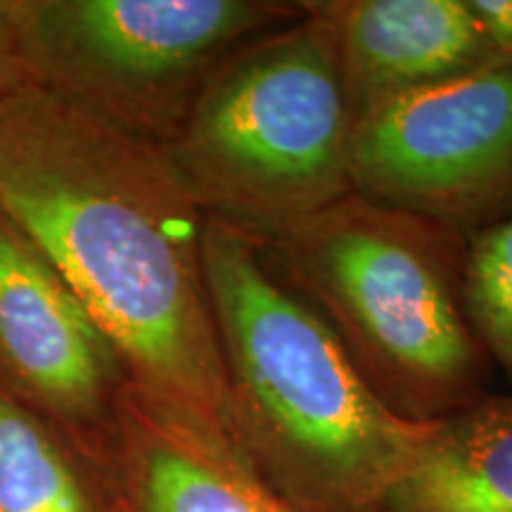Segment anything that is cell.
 <instances>
[{
    "label": "cell",
    "instance_id": "12",
    "mask_svg": "<svg viewBox=\"0 0 512 512\" xmlns=\"http://www.w3.org/2000/svg\"><path fill=\"white\" fill-rule=\"evenodd\" d=\"M463 297L486 358L512 380V211L465 238Z\"/></svg>",
    "mask_w": 512,
    "mask_h": 512
},
{
    "label": "cell",
    "instance_id": "15",
    "mask_svg": "<svg viewBox=\"0 0 512 512\" xmlns=\"http://www.w3.org/2000/svg\"><path fill=\"white\" fill-rule=\"evenodd\" d=\"M112 484V479H110ZM110 512H131V508H128V503L121 498V494L117 491V486L112 484V501H110Z\"/></svg>",
    "mask_w": 512,
    "mask_h": 512
},
{
    "label": "cell",
    "instance_id": "3",
    "mask_svg": "<svg viewBox=\"0 0 512 512\" xmlns=\"http://www.w3.org/2000/svg\"><path fill=\"white\" fill-rule=\"evenodd\" d=\"M259 242L392 413L437 422L489 394L456 228L349 192Z\"/></svg>",
    "mask_w": 512,
    "mask_h": 512
},
{
    "label": "cell",
    "instance_id": "14",
    "mask_svg": "<svg viewBox=\"0 0 512 512\" xmlns=\"http://www.w3.org/2000/svg\"><path fill=\"white\" fill-rule=\"evenodd\" d=\"M479 29L498 57L512 60V0H467Z\"/></svg>",
    "mask_w": 512,
    "mask_h": 512
},
{
    "label": "cell",
    "instance_id": "13",
    "mask_svg": "<svg viewBox=\"0 0 512 512\" xmlns=\"http://www.w3.org/2000/svg\"><path fill=\"white\" fill-rule=\"evenodd\" d=\"M19 12L22 0H0V100L29 86L19 57Z\"/></svg>",
    "mask_w": 512,
    "mask_h": 512
},
{
    "label": "cell",
    "instance_id": "8",
    "mask_svg": "<svg viewBox=\"0 0 512 512\" xmlns=\"http://www.w3.org/2000/svg\"><path fill=\"white\" fill-rule=\"evenodd\" d=\"M107 475L131 512H292L223 422L126 384Z\"/></svg>",
    "mask_w": 512,
    "mask_h": 512
},
{
    "label": "cell",
    "instance_id": "9",
    "mask_svg": "<svg viewBox=\"0 0 512 512\" xmlns=\"http://www.w3.org/2000/svg\"><path fill=\"white\" fill-rule=\"evenodd\" d=\"M356 121L382 102L496 60L467 0H316Z\"/></svg>",
    "mask_w": 512,
    "mask_h": 512
},
{
    "label": "cell",
    "instance_id": "4",
    "mask_svg": "<svg viewBox=\"0 0 512 512\" xmlns=\"http://www.w3.org/2000/svg\"><path fill=\"white\" fill-rule=\"evenodd\" d=\"M354 128L335 31L304 0L223 60L162 152L204 216L266 238L354 192Z\"/></svg>",
    "mask_w": 512,
    "mask_h": 512
},
{
    "label": "cell",
    "instance_id": "7",
    "mask_svg": "<svg viewBox=\"0 0 512 512\" xmlns=\"http://www.w3.org/2000/svg\"><path fill=\"white\" fill-rule=\"evenodd\" d=\"M0 384L105 467L126 373L72 287L3 211Z\"/></svg>",
    "mask_w": 512,
    "mask_h": 512
},
{
    "label": "cell",
    "instance_id": "2",
    "mask_svg": "<svg viewBox=\"0 0 512 512\" xmlns=\"http://www.w3.org/2000/svg\"><path fill=\"white\" fill-rule=\"evenodd\" d=\"M228 432L292 512H382L432 422L384 406L259 238L204 219Z\"/></svg>",
    "mask_w": 512,
    "mask_h": 512
},
{
    "label": "cell",
    "instance_id": "10",
    "mask_svg": "<svg viewBox=\"0 0 512 512\" xmlns=\"http://www.w3.org/2000/svg\"><path fill=\"white\" fill-rule=\"evenodd\" d=\"M382 512H512V394L432 422Z\"/></svg>",
    "mask_w": 512,
    "mask_h": 512
},
{
    "label": "cell",
    "instance_id": "5",
    "mask_svg": "<svg viewBox=\"0 0 512 512\" xmlns=\"http://www.w3.org/2000/svg\"><path fill=\"white\" fill-rule=\"evenodd\" d=\"M304 15L287 0H22L29 86L164 147L240 46Z\"/></svg>",
    "mask_w": 512,
    "mask_h": 512
},
{
    "label": "cell",
    "instance_id": "11",
    "mask_svg": "<svg viewBox=\"0 0 512 512\" xmlns=\"http://www.w3.org/2000/svg\"><path fill=\"white\" fill-rule=\"evenodd\" d=\"M107 470L0 384V512H110Z\"/></svg>",
    "mask_w": 512,
    "mask_h": 512
},
{
    "label": "cell",
    "instance_id": "1",
    "mask_svg": "<svg viewBox=\"0 0 512 512\" xmlns=\"http://www.w3.org/2000/svg\"><path fill=\"white\" fill-rule=\"evenodd\" d=\"M0 211L72 287L133 389L228 427L207 216L162 147L24 86L0 100Z\"/></svg>",
    "mask_w": 512,
    "mask_h": 512
},
{
    "label": "cell",
    "instance_id": "6",
    "mask_svg": "<svg viewBox=\"0 0 512 512\" xmlns=\"http://www.w3.org/2000/svg\"><path fill=\"white\" fill-rule=\"evenodd\" d=\"M351 190L465 238L512 211V60L382 102L356 121Z\"/></svg>",
    "mask_w": 512,
    "mask_h": 512
}]
</instances>
